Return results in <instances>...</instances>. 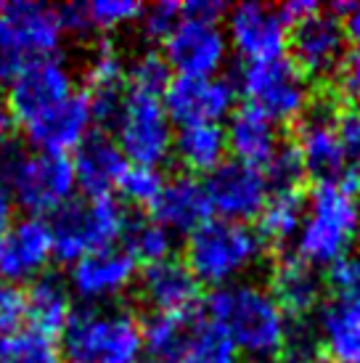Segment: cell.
Here are the masks:
<instances>
[{
  "label": "cell",
  "mask_w": 360,
  "mask_h": 363,
  "mask_svg": "<svg viewBox=\"0 0 360 363\" xmlns=\"http://www.w3.org/2000/svg\"><path fill=\"white\" fill-rule=\"evenodd\" d=\"M323 286L337 300H360V255H342L329 265Z\"/></svg>",
  "instance_id": "36"
},
{
  "label": "cell",
  "mask_w": 360,
  "mask_h": 363,
  "mask_svg": "<svg viewBox=\"0 0 360 363\" xmlns=\"http://www.w3.org/2000/svg\"><path fill=\"white\" fill-rule=\"evenodd\" d=\"M74 170L67 157L56 154H30L9 194L27 212L40 218L43 212H56L72 199Z\"/></svg>",
  "instance_id": "12"
},
{
  "label": "cell",
  "mask_w": 360,
  "mask_h": 363,
  "mask_svg": "<svg viewBox=\"0 0 360 363\" xmlns=\"http://www.w3.org/2000/svg\"><path fill=\"white\" fill-rule=\"evenodd\" d=\"M281 141H283V135L279 133V125L270 120L265 111L247 104L230 114L225 143L233 152L236 162H244V164L260 170L276 154Z\"/></svg>",
  "instance_id": "22"
},
{
  "label": "cell",
  "mask_w": 360,
  "mask_h": 363,
  "mask_svg": "<svg viewBox=\"0 0 360 363\" xmlns=\"http://www.w3.org/2000/svg\"><path fill=\"white\" fill-rule=\"evenodd\" d=\"M120 242L135 257V262L143 260L146 265H151V262L172 257V233L164 225H159L154 218L128 215Z\"/></svg>",
  "instance_id": "29"
},
{
  "label": "cell",
  "mask_w": 360,
  "mask_h": 363,
  "mask_svg": "<svg viewBox=\"0 0 360 363\" xmlns=\"http://www.w3.org/2000/svg\"><path fill=\"white\" fill-rule=\"evenodd\" d=\"M360 189V175L347 170L337 183H315L308 207L310 215L302 220L297 255L302 260L334 262L347 255V247L358 231V204L355 194Z\"/></svg>",
  "instance_id": "3"
},
{
  "label": "cell",
  "mask_w": 360,
  "mask_h": 363,
  "mask_svg": "<svg viewBox=\"0 0 360 363\" xmlns=\"http://www.w3.org/2000/svg\"><path fill=\"white\" fill-rule=\"evenodd\" d=\"M239 88L249 99V106L265 111L273 122L289 125L305 111L310 99L308 80L289 56L247 61V67L239 72Z\"/></svg>",
  "instance_id": "7"
},
{
  "label": "cell",
  "mask_w": 360,
  "mask_h": 363,
  "mask_svg": "<svg viewBox=\"0 0 360 363\" xmlns=\"http://www.w3.org/2000/svg\"><path fill=\"white\" fill-rule=\"evenodd\" d=\"M154 220L170 233H193L210 220L212 207L204 183L191 172H180L162 186L157 202L151 204Z\"/></svg>",
  "instance_id": "20"
},
{
  "label": "cell",
  "mask_w": 360,
  "mask_h": 363,
  "mask_svg": "<svg viewBox=\"0 0 360 363\" xmlns=\"http://www.w3.org/2000/svg\"><path fill=\"white\" fill-rule=\"evenodd\" d=\"M90 122H93V114H90L88 93H72L56 109H50L40 120L27 125V138L32 146L40 149V154L67 157V152L77 149L90 133Z\"/></svg>",
  "instance_id": "18"
},
{
  "label": "cell",
  "mask_w": 360,
  "mask_h": 363,
  "mask_svg": "<svg viewBox=\"0 0 360 363\" xmlns=\"http://www.w3.org/2000/svg\"><path fill=\"white\" fill-rule=\"evenodd\" d=\"M0 13L13 27L27 59H43L59 48L64 32H61L56 9L43 3H30V0H16V3H3Z\"/></svg>",
  "instance_id": "23"
},
{
  "label": "cell",
  "mask_w": 360,
  "mask_h": 363,
  "mask_svg": "<svg viewBox=\"0 0 360 363\" xmlns=\"http://www.w3.org/2000/svg\"><path fill=\"white\" fill-rule=\"evenodd\" d=\"M72 85V72L61 59H30L11 80V91L6 96L11 120H19L27 128L50 109H56L61 101H67L74 93Z\"/></svg>",
  "instance_id": "8"
},
{
  "label": "cell",
  "mask_w": 360,
  "mask_h": 363,
  "mask_svg": "<svg viewBox=\"0 0 360 363\" xmlns=\"http://www.w3.org/2000/svg\"><path fill=\"white\" fill-rule=\"evenodd\" d=\"M72 170H74V183L90 199H99V196H109V191L117 186L122 172L128 170V160L109 133L96 130L88 133L74 149Z\"/></svg>",
  "instance_id": "19"
},
{
  "label": "cell",
  "mask_w": 360,
  "mask_h": 363,
  "mask_svg": "<svg viewBox=\"0 0 360 363\" xmlns=\"http://www.w3.org/2000/svg\"><path fill=\"white\" fill-rule=\"evenodd\" d=\"M117 146L122 149L125 160H133L143 167H157L170 157L172 152V128L170 117L162 106L159 96L140 93L125 88L122 114L117 122Z\"/></svg>",
  "instance_id": "6"
},
{
  "label": "cell",
  "mask_w": 360,
  "mask_h": 363,
  "mask_svg": "<svg viewBox=\"0 0 360 363\" xmlns=\"http://www.w3.org/2000/svg\"><path fill=\"white\" fill-rule=\"evenodd\" d=\"M0 363H64L61 347L50 334L38 329H19V332L0 337Z\"/></svg>",
  "instance_id": "30"
},
{
  "label": "cell",
  "mask_w": 360,
  "mask_h": 363,
  "mask_svg": "<svg viewBox=\"0 0 360 363\" xmlns=\"http://www.w3.org/2000/svg\"><path fill=\"white\" fill-rule=\"evenodd\" d=\"M199 318V311L154 313L151 318H146V323L140 326L146 363H178L189 347Z\"/></svg>",
  "instance_id": "25"
},
{
  "label": "cell",
  "mask_w": 360,
  "mask_h": 363,
  "mask_svg": "<svg viewBox=\"0 0 360 363\" xmlns=\"http://www.w3.org/2000/svg\"><path fill=\"white\" fill-rule=\"evenodd\" d=\"M342 24H344V35L360 45V6H355V11H352L350 16L342 19Z\"/></svg>",
  "instance_id": "48"
},
{
  "label": "cell",
  "mask_w": 360,
  "mask_h": 363,
  "mask_svg": "<svg viewBox=\"0 0 360 363\" xmlns=\"http://www.w3.org/2000/svg\"><path fill=\"white\" fill-rule=\"evenodd\" d=\"M24 297H27V321H32V329L50 337L56 332H64L72 313V297L69 286L59 273L38 276Z\"/></svg>",
  "instance_id": "27"
},
{
  "label": "cell",
  "mask_w": 360,
  "mask_h": 363,
  "mask_svg": "<svg viewBox=\"0 0 360 363\" xmlns=\"http://www.w3.org/2000/svg\"><path fill=\"white\" fill-rule=\"evenodd\" d=\"M326 85L339 96V101L344 106H352V104L360 101V45L350 48L342 56V61L337 64V69H334Z\"/></svg>",
  "instance_id": "37"
},
{
  "label": "cell",
  "mask_w": 360,
  "mask_h": 363,
  "mask_svg": "<svg viewBox=\"0 0 360 363\" xmlns=\"http://www.w3.org/2000/svg\"><path fill=\"white\" fill-rule=\"evenodd\" d=\"M178 363H239V350L218 323L199 318L189 347Z\"/></svg>",
  "instance_id": "31"
},
{
  "label": "cell",
  "mask_w": 360,
  "mask_h": 363,
  "mask_svg": "<svg viewBox=\"0 0 360 363\" xmlns=\"http://www.w3.org/2000/svg\"><path fill=\"white\" fill-rule=\"evenodd\" d=\"M305 212H308V191L305 189L276 191L273 196H268L262 212L257 215V220H260L257 236H260L262 247H270L273 252L283 255V247L302 228Z\"/></svg>",
  "instance_id": "26"
},
{
  "label": "cell",
  "mask_w": 360,
  "mask_h": 363,
  "mask_svg": "<svg viewBox=\"0 0 360 363\" xmlns=\"http://www.w3.org/2000/svg\"><path fill=\"white\" fill-rule=\"evenodd\" d=\"M342 146H344V157L352 164V172L360 170V101L352 106H344L337 122Z\"/></svg>",
  "instance_id": "42"
},
{
  "label": "cell",
  "mask_w": 360,
  "mask_h": 363,
  "mask_svg": "<svg viewBox=\"0 0 360 363\" xmlns=\"http://www.w3.org/2000/svg\"><path fill=\"white\" fill-rule=\"evenodd\" d=\"M323 279L300 255H279L270 273V297L276 300L281 313L291 318H308L320 305Z\"/></svg>",
  "instance_id": "21"
},
{
  "label": "cell",
  "mask_w": 360,
  "mask_h": 363,
  "mask_svg": "<svg viewBox=\"0 0 360 363\" xmlns=\"http://www.w3.org/2000/svg\"><path fill=\"white\" fill-rule=\"evenodd\" d=\"M228 11L225 3H218V0H193V3H180V13L189 16V19H199V21H220V16Z\"/></svg>",
  "instance_id": "45"
},
{
  "label": "cell",
  "mask_w": 360,
  "mask_h": 363,
  "mask_svg": "<svg viewBox=\"0 0 360 363\" xmlns=\"http://www.w3.org/2000/svg\"><path fill=\"white\" fill-rule=\"evenodd\" d=\"M53 255L50 225L43 218H24L0 242V279L6 284L38 279Z\"/></svg>",
  "instance_id": "16"
},
{
  "label": "cell",
  "mask_w": 360,
  "mask_h": 363,
  "mask_svg": "<svg viewBox=\"0 0 360 363\" xmlns=\"http://www.w3.org/2000/svg\"><path fill=\"white\" fill-rule=\"evenodd\" d=\"M88 13L93 27H99V30H114L120 24L140 19L143 6L135 3V0H96V3H88Z\"/></svg>",
  "instance_id": "38"
},
{
  "label": "cell",
  "mask_w": 360,
  "mask_h": 363,
  "mask_svg": "<svg viewBox=\"0 0 360 363\" xmlns=\"http://www.w3.org/2000/svg\"><path fill=\"white\" fill-rule=\"evenodd\" d=\"M279 11L281 21H283V27L289 30V27H294V24H300V21H305L308 16H313V13H318L320 6H315V3H310V0H291V3H283Z\"/></svg>",
  "instance_id": "46"
},
{
  "label": "cell",
  "mask_w": 360,
  "mask_h": 363,
  "mask_svg": "<svg viewBox=\"0 0 360 363\" xmlns=\"http://www.w3.org/2000/svg\"><path fill=\"white\" fill-rule=\"evenodd\" d=\"M140 323L128 308H72L64 326V363H140Z\"/></svg>",
  "instance_id": "2"
},
{
  "label": "cell",
  "mask_w": 360,
  "mask_h": 363,
  "mask_svg": "<svg viewBox=\"0 0 360 363\" xmlns=\"http://www.w3.org/2000/svg\"><path fill=\"white\" fill-rule=\"evenodd\" d=\"M358 194H360V189H358Z\"/></svg>",
  "instance_id": "51"
},
{
  "label": "cell",
  "mask_w": 360,
  "mask_h": 363,
  "mask_svg": "<svg viewBox=\"0 0 360 363\" xmlns=\"http://www.w3.org/2000/svg\"><path fill=\"white\" fill-rule=\"evenodd\" d=\"M358 244H360V233H358Z\"/></svg>",
  "instance_id": "50"
},
{
  "label": "cell",
  "mask_w": 360,
  "mask_h": 363,
  "mask_svg": "<svg viewBox=\"0 0 360 363\" xmlns=\"http://www.w3.org/2000/svg\"><path fill=\"white\" fill-rule=\"evenodd\" d=\"M172 152L178 154L180 164L191 172H212L223 164V157L228 152L225 130L218 122H199L186 125L172 141Z\"/></svg>",
  "instance_id": "28"
},
{
  "label": "cell",
  "mask_w": 360,
  "mask_h": 363,
  "mask_svg": "<svg viewBox=\"0 0 360 363\" xmlns=\"http://www.w3.org/2000/svg\"><path fill=\"white\" fill-rule=\"evenodd\" d=\"M85 82L90 88H114V85H125V64L117 51V45L111 40H101L88 61V72H85Z\"/></svg>",
  "instance_id": "34"
},
{
  "label": "cell",
  "mask_w": 360,
  "mask_h": 363,
  "mask_svg": "<svg viewBox=\"0 0 360 363\" xmlns=\"http://www.w3.org/2000/svg\"><path fill=\"white\" fill-rule=\"evenodd\" d=\"M27 321V297L13 284H0V337L19 332Z\"/></svg>",
  "instance_id": "40"
},
{
  "label": "cell",
  "mask_w": 360,
  "mask_h": 363,
  "mask_svg": "<svg viewBox=\"0 0 360 363\" xmlns=\"http://www.w3.org/2000/svg\"><path fill=\"white\" fill-rule=\"evenodd\" d=\"M210 321L230 337L252 361L279 363L286 318L270 292L252 284H225L207 297Z\"/></svg>",
  "instance_id": "1"
},
{
  "label": "cell",
  "mask_w": 360,
  "mask_h": 363,
  "mask_svg": "<svg viewBox=\"0 0 360 363\" xmlns=\"http://www.w3.org/2000/svg\"><path fill=\"white\" fill-rule=\"evenodd\" d=\"M56 16H59L61 32H72V35H88L93 30L90 24V13L85 3H64L56 9Z\"/></svg>",
  "instance_id": "44"
},
{
  "label": "cell",
  "mask_w": 360,
  "mask_h": 363,
  "mask_svg": "<svg viewBox=\"0 0 360 363\" xmlns=\"http://www.w3.org/2000/svg\"><path fill=\"white\" fill-rule=\"evenodd\" d=\"M125 80L130 91L151 93V96H162V91L167 88V82L172 80L170 67L164 56L157 51L140 53L138 59H133V64L125 72Z\"/></svg>",
  "instance_id": "33"
},
{
  "label": "cell",
  "mask_w": 360,
  "mask_h": 363,
  "mask_svg": "<svg viewBox=\"0 0 360 363\" xmlns=\"http://www.w3.org/2000/svg\"><path fill=\"white\" fill-rule=\"evenodd\" d=\"M162 106L170 122L199 125L223 120L236 104V85L230 77H186L178 74L162 91Z\"/></svg>",
  "instance_id": "10"
},
{
  "label": "cell",
  "mask_w": 360,
  "mask_h": 363,
  "mask_svg": "<svg viewBox=\"0 0 360 363\" xmlns=\"http://www.w3.org/2000/svg\"><path fill=\"white\" fill-rule=\"evenodd\" d=\"M228 35L233 48L247 61L276 59L286 48V27L279 11L262 3H241L230 11Z\"/></svg>",
  "instance_id": "15"
},
{
  "label": "cell",
  "mask_w": 360,
  "mask_h": 363,
  "mask_svg": "<svg viewBox=\"0 0 360 363\" xmlns=\"http://www.w3.org/2000/svg\"><path fill=\"white\" fill-rule=\"evenodd\" d=\"M135 257L125 247H106L90 252L72 268V289L85 303H101L122 294L135 279Z\"/></svg>",
  "instance_id": "14"
},
{
  "label": "cell",
  "mask_w": 360,
  "mask_h": 363,
  "mask_svg": "<svg viewBox=\"0 0 360 363\" xmlns=\"http://www.w3.org/2000/svg\"><path fill=\"white\" fill-rule=\"evenodd\" d=\"M262 242L244 223L207 220L186 242V265L196 276V281L225 286L249 265L257 262Z\"/></svg>",
  "instance_id": "5"
},
{
  "label": "cell",
  "mask_w": 360,
  "mask_h": 363,
  "mask_svg": "<svg viewBox=\"0 0 360 363\" xmlns=\"http://www.w3.org/2000/svg\"><path fill=\"white\" fill-rule=\"evenodd\" d=\"M11 111H9V101H6V93L0 91V138L9 135L11 130Z\"/></svg>",
  "instance_id": "49"
},
{
  "label": "cell",
  "mask_w": 360,
  "mask_h": 363,
  "mask_svg": "<svg viewBox=\"0 0 360 363\" xmlns=\"http://www.w3.org/2000/svg\"><path fill=\"white\" fill-rule=\"evenodd\" d=\"M27 157H30V149L19 138H13V135L0 138V186L3 189H11V183L16 181Z\"/></svg>",
  "instance_id": "43"
},
{
  "label": "cell",
  "mask_w": 360,
  "mask_h": 363,
  "mask_svg": "<svg viewBox=\"0 0 360 363\" xmlns=\"http://www.w3.org/2000/svg\"><path fill=\"white\" fill-rule=\"evenodd\" d=\"M138 294L157 313H191L201 297V284L178 257L151 262L140 273Z\"/></svg>",
  "instance_id": "17"
},
{
  "label": "cell",
  "mask_w": 360,
  "mask_h": 363,
  "mask_svg": "<svg viewBox=\"0 0 360 363\" xmlns=\"http://www.w3.org/2000/svg\"><path fill=\"white\" fill-rule=\"evenodd\" d=\"M228 40L220 24L180 16L178 27L164 40V61L186 77H210L223 67Z\"/></svg>",
  "instance_id": "13"
},
{
  "label": "cell",
  "mask_w": 360,
  "mask_h": 363,
  "mask_svg": "<svg viewBox=\"0 0 360 363\" xmlns=\"http://www.w3.org/2000/svg\"><path fill=\"white\" fill-rule=\"evenodd\" d=\"M286 45L289 61L302 72L305 80L329 82L337 64L347 53L344 24L329 11H318L286 30Z\"/></svg>",
  "instance_id": "9"
},
{
  "label": "cell",
  "mask_w": 360,
  "mask_h": 363,
  "mask_svg": "<svg viewBox=\"0 0 360 363\" xmlns=\"http://www.w3.org/2000/svg\"><path fill=\"white\" fill-rule=\"evenodd\" d=\"M11 228H13V196L9 189L0 186V242L9 236Z\"/></svg>",
  "instance_id": "47"
},
{
  "label": "cell",
  "mask_w": 360,
  "mask_h": 363,
  "mask_svg": "<svg viewBox=\"0 0 360 363\" xmlns=\"http://www.w3.org/2000/svg\"><path fill=\"white\" fill-rule=\"evenodd\" d=\"M204 191L210 199L212 212L220 215V220L244 223L254 220L268 202V183L257 167L244 162H223L207 175Z\"/></svg>",
  "instance_id": "11"
},
{
  "label": "cell",
  "mask_w": 360,
  "mask_h": 363,
  "mask_svg": "<svg viewBox=\"0 0 360 363\" xmlns=\"http://www.w3.org/2000/svg\"><path fill=\"white\" fill-rule=\"evenodd\" d=\"M162 186V175L157 167H143V164H128V170L122 172V178L117 181L120 194L135 207H149L157 202Z\"/></svg>",
  "instance_id": "35"
},
{
  "label": "cell",
  "mask_w": 360,
  "mask_h": 363,
  "mask_svg": "<svg viewBox=\"0 0 360 363\" xmlns=\"http://www.w3.org/2000/svg\"><path fill=\"white\" fill-rule=\"evenodd\" d=\"M262 175H265L268 189H276V191H294V189H302L308 172H305L302 154L291 135H283V141H281L276 154H273L270 162L265 164Z\"/></svg>",
  "instance_id": "32"
},
{
  "label": "cell",
  "mask_w": 360,
  "mask_h": 363,
  "mask_svg": "<svg viewBox=\"0 0 360 363\" xmlns=\"http://www.w3.org/2000/svg\"><path fill=\"white\" fill-rule=\"evenodd\" d=\"M27 61L30 59H27V53L21 48L16 32L9 24V19L0 13V80H13Z\"/></svg>",
  "instance_id": "41"
},
{
  "label": "cell",
  "mask_w": 360,
  "mask_h": 363,
  "mask_svg": "<svg viewBox=\"0 0 360 363\" xmlns=\"http://www.w3.org/2000/svg\"><path fill=\"white\" fill-rule=\"evenodd\" d=\"M323 355L329 363H360V300H337L320 305Z\"/></svg>",
  "instance_id": "24"
},
{
  "label": "cell",
  "mask_w": 360,
  "mask_h": 363,
  "mask_svg": "<svg viewBox=\"0 0 360 363\" xmlns=\"http://www.w3.org/2000/svg\"><path fill=\"white\" fill-rule=\"evenodd\" d=\"M128 223V212L114 196L69 199L53 212L50 239L59 262H77L90 252L117 247Z\"/></svg>",
  "instance_id": "4"
},
{
  "label": "cell",
  "mask_w": 360,
  "mask_h": 363,
  "mask_svg": "<svg viewBox=\"0 0 360 363\" xmlns=\"http://www.w3.org/2000/svg\"><path fill=\"white\" fill-rule=\"evenodd\" d=\"M180 3H172V0H162V3H154L149 9H143L140 13V32L143 38L149 40H167L170 32L178 27L180 21Z\"/></svg>",
  "instance_id": "39"
}]
</instances>
